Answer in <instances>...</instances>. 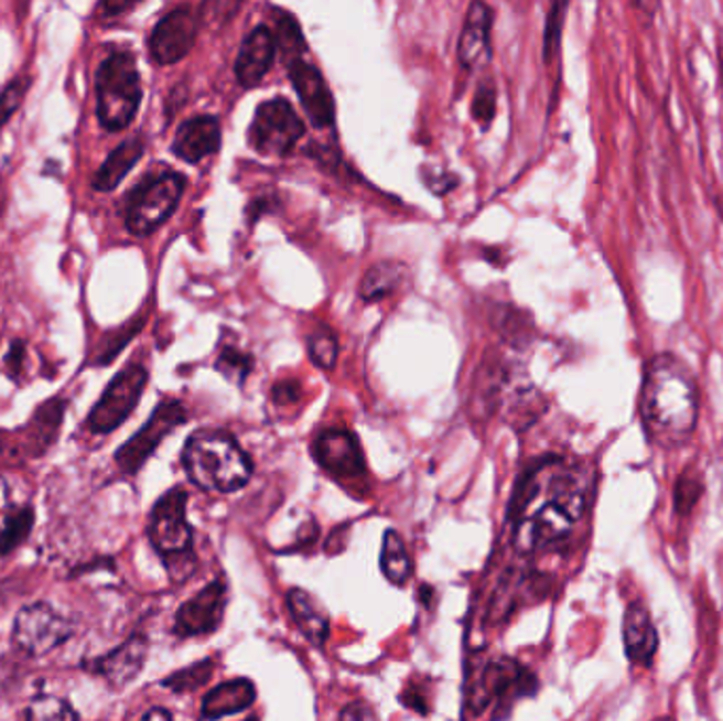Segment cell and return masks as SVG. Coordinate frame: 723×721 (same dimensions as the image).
<instances>
[{
    "instance_id": "14",
    "label": "cell",
    "mask_w": 723,
    "mask_h": 721,
    "mask_svg": "<svg viewBox=\"0 0 723 721\" xmlns=\"http://www.w3.org/2000/svg\"><path fill=\"white\" fill-rule=\"evenodd\" d=\"M313 458L338 483L366 474L360 442L349 430H326L313 442Z\"/></svg>"
},
{
    "instance_id": "6",
    "label": "cell",
    "mask_w": 723,
    "mask_h": 721,
    "mask_svg": "<svg viewBox=\"0 0 723 721\" xmlns=\"http://www.w3.org/2000/svg\"><path fill=\"white\" fill-rule=\"evenodd\" d=\"M186 181L179 172H161L140 182L126 202V227L136 237L155 233L181 204Z\"/></svg>"
},
{
    "instance_id": "20",
    "label": "cell",
    "mask_w": 723,
    "mask_h": 721,
    "mask_svg": "<svg viewBox=\"0 0 723 721\" xmlns=\"http://www.w3.org/2000/svg\"><path fill=\"white\" fill-rule=\"evenodd\" d=\"M220 147V126L214 117H197L182 123L172 142V153L186 161L199 163Z\"/></svg>"
},
{
    "instance_id": "16",
    "label": "cell",
    "mask_w": 723,
    "mask_h": 721,
    "mask_svg": "<svg viewBox=\"0 0 723 721\" xmlns=\"http://www.w3.org/2000/svg\"><path fill=\"white\" fill-rule=\"evenodd\" d=\"M290 78L294 83V89L303 103L305 112L310 115L311 123L315 128H328L335 123V103L333 94L326 85L324 77L315 66L307 64L305 60L290 62Z\"/></svg>"
},
{
    "instance_id": "30",
    "label": "cell",
    "mask_w": 723,
    "mask_h": 721,
    "mask_svg": "<svg viewBox=\"0 0 723 721\" xmlns=\"http://www.w3.org/2000/svg\"><path fill=\"white\" fill-rule=\"evenodd\" d=\"M276 28H278V36L273 34L276 47H280L285 55H294V60H301V53L305 52V39L299 22L292 15L280 11V18L276 15Z\"/></svg>"
},
{
    "instance_id": "36",
    "label": "cell",
    "mask_w": 723,
    "mask_h": 721,
    "mask_svg": "<svg viewBox=\"0 0 723 721\" xmlns=\"http://www.w3.org/2000/svg\"><path fill=\"white\" fill-rule=\"evenodd\" d=\"M568 11V4H554L550 15H548V24H546V45H543V55L546 60H550L554 52L559 50V41H561V28H563V13Z\"/></svg>"
},
{
    "instance_id": "42",
    "label": "cell",
    "mask_w": 723,
    "mask_h": 721,
    "mask_svg": "<svg viewBox=\"0 0 723 721\" xmlns=\"http://www.w3.org/2000/svg\"><path fill=\"white\" fill-rule=\"evenodd\" d=\"M136 721H174V718H172V713L168 709L153 707V709H149L142 718H138Z\"/></svg>"
},
{
    "instance_id": "7",
    "label": "cell",
    "mask_w": 723,
    "mask_h": 721,
    "mask_svg": "<svg viewBox=\"0 0 723 721\" xmlns=\"http://www.w3.org/2000/svg\"><path fill=\"white\" fill-rule=\"evenodd\" d=\"M540 681L531 670L522 667L515 658L504 656L492 660L481 672L478 686L472 696V707L481 713L493 704L495 718H501L512 709L517 700L536 695Z\"/></svg>"
},
{
    "instance_id": "2",
    "label": "cell",
    "mask_w": 723,
    "mask_h": 721,
    "mask_svg": "<svg viewBox=\"0 0 723 721\" xmlns=\"http://www.w3.org/2000/svg\"><path fill=\"white\" fill-rule=\"evenodd\" d=\"M700 394L694 373L681 358L658 354L647 362L639 391L646 434L660 446H679L697 430Z\"/></svg>"
},
{
    "instance_id": "1",
    "label": "cell",
    "mask_w": 723,
    "mask_h": 721,
    "mask_svg": "<svg viewBox=\"0 0 723 721\" xmlns=\"http://www.w3.org/2000/svg\"><path fill=\"white\" fill-rule=\"evenodd\" d=\"M589 506V483L578 465L546 458L518 481L510 504L518 552H536L563 540Z\"/></svg>"
},
{
    "instance_id": "34",
    "label": "cell",
    "mask_w": 723,
    "mask_h": 721,
    "mask_svg": "<svg viewBox=\"0 0 723 721\" xmlns=\"http://www.w3.org/2000/svg\"><path fill=\"white\" fill-rule=\"evenodd\" d=\"M700 495H702V483H700L697 474L692 470L681 474L677 485H675V508H677V513H681V515L690 513L697 506Z\"/></svg>"
},
{
    "instance_id": "22",
    "label": "cell",
    "mask_w": 723,
    "mask_h": 721,
    "mask_svg": "<svg viewBox=\"0 0 723 721\" xmlns=\"http://www.w3.org/2000/svg\"><path fill=\"white\" fill-rule=\"evenodd\" d=\"M257 700V688L246 677H235L212 688L202 702V718L216 721L244 713Z\"/></svg>"
},
{
    "instance_id": "8",
    "label": "cell",
    "mask_w": 723,
    "mask_h": 721,
    "mask_svg": "<svg viewBox=\"0 0 723 721\" xmlns=\"http://www.w3.org/2000/svg\"><path fill=\"white\" fill-rule=\"evenodd\" d=\"M147 384L149 370L138 362L128 364L104 389L102 398L94 405L85 419V428L100 437L121 428L130 419L131 412L136 411Z\"/></svg>"
},
{
    "instance_id": "10",
    "label": "cell",
    "mask_w": 723,
    "mask_h": 721,
    "mask_svg": "<svg viewBox=\"0 0 723 721\" xmlns=\"http://www.w3.org/2000/svg\"><path fill=\"white\" fill-rule=\"evenodd\" d=\"M305 126L284 98L260 104L248 129L250 147L265 157H284L303 138Z\"/></svg>"
},
{
    "instance_id": "17",
    "label": "cell",
    "mask_w": 723,
    "mask_h": 721,
    "mask_svg": "<svg viewBox=\"0 0 723 721\" xmlns=\"http://www.w3.org/2000/svg\"><path fill=\"white\" fill-rule=\"evenodd\" d=\"M66 415V402L62 398H50L32 412L26 428L22 430V453L28 460L43 458L60 437Z\"/></svg>"
},
{
    "instance_id": "4",
    "label": "cell",
    "mask_w": 723,
    "mask_h": 721,
    "mask_svg": "<svg viewBox=\"0 0 723 721\" xmlns=\"http://www.w3.org/2000/svg\"><path fill=\"white\" fill-rule=\"evenodd\" d=\"M188 493L182 487L163 493L149 516V540L163 559L172 582L182 584L197 569L193 548V527L186 518Z\"/></svg>"
},
{
    "instance_id": "31",
    "label": "cell",
    "mask_w": 723,
    "mask_h": 721,
    "mask_svg": "<svg viewBox=\"0 0 723 721\" xmlns=\"http://www.w3.org/2000/svg\"><path fill=\"white\" fill-rule=\"evenodd\" d=\"M144 326L142 320H131L126 326H121L119 331H112L108 335L104 336L100 347H98V354H96V364L100 366H106L110 362L117 358V354L130 343L133 336L138 335V331Z\"/></svg>"
},
{
    "instance_id": "24",
    "label": "cell",
    "mask_w": 723,
    "mask_h": 721,
    "mask_svg": "<svg viewBox=\"0 0 723 721\" xmlns=\"http://www.w3.org/2000/svg\"><path fill=\"white\" fill-rule=\"evenodd\" d=\"M144 149H147V144L140 136H133L126 142H121L110 155L106 157L100 170L94 174L91 186L100 193L115 191L121 182L126 181L131 168L142 159Z\"/></svg>"
},
{
    "instance_id": "29",
    "label": "cell",
    "mask_w": 723,
    "mask_h": 721,
    "mask_svg": "<svg viewBox=\"0 0 723 721\" xmlns=\"http://www.w3.org/2000/svg\"><path fill=\"white\" fill-rule=\"evenodd\" d=\"M26 721H80V718L66 698L41 695L28 704Z\"/></svg>"
},
{
    "instance_id": "44",
    "label": "cell",
    "mask_w": 723,
    "mask_h": 721,
    "mask_svg": "<svg viewBox=\"0 0 723 721\" xmlns=\"http://www.w3.org/2000/svg\"><path fill=\"white\" fill-rule=\"evenodd\" d=\"M662 721H671V720H662Z\"/></svg>"
},
{
    "instance_id": "32",
    "label": "cell",
    "mask_w": 723,
    "mask_h": 721,
    "mask_svg": "<svg viewBox=\"0 0 723 721\" xmlns=\"http://www.w3.org/2000/svg\"><path fill=\"white\" fill-rule=\"evenodd\" d=\"M307 349H310L311 360L315 362L320 368H333L338 354L336 336L331 329L320 326L317 331L311 333L307 338Z\"/></svg>"
},
{
    "instance_id": "43",
    "label": "cell",
    "mask_w": 723,
    "mask_h": 721,
    "mask_svg": "<svg viewBox=\"0 0 723 721\" xmlns=\"http://www.w3.org/2000/svg\"><path fill=\"white\" fill-rule=\"evenodd\" d=\"M248 721H259V718H250Z\"/></svg>"
},
{
    "instance_id": "37",
    "label": "cell",
    "mask_w": 723,
    "mask_h": 721,
    "mask_svg": "<svg viewBox=\"0 0 723 721\" xmlns=\"http://www.w3.org/2000/svg\"><path fill=\"white\" fill-rule=\"evenodd\" d=\"M26 343H24L22 338L11 341V347H9V352H7V356H4V362H2V364H4V370H7V375H9V379L20 381V377H22L24 370H26Z\"/></svg>"
},
{
    "instance_id": "40",
    "label": "cell",
    "mask_w": 723,
    "mask_h": 721,
    "mask_svg": "<svg viewBox=\"0 0 723 721\" xmlns=\"http://www.w3.org/2000/svg\"><path fill=\"white\" fill-rule=\"evenodd\" d=\"M299 396H301V387H299V384H294V381H284V384H278V386L273 387V400L280 407L294 405Z\"/></svg>"
},
{
    "instance_id": "28",
    "label": "cell",
    "mask_w": 723,
    "mask_h": 721,
    "mask_svg": "<svg viewBox=\"0 0 723 721\" xmlns=\"http://www.w3.org/2000/svg\"><path fill=\"white\" fill-rule=\"evenodd\" d=\"M212 675H214V660L204 658L199 663H193L184 669L168 675L165 679H161V688H165L170 692H176V695L195 692L202 686H206L207 681L212 679Z\"/></svg>"
},
{
    "instance_id": "23",
    "label": "cell",
    "mask_w": 723,
    "mask_h": 721,
    "mask_svg": "<svg viewBox=\"0 0 723 721\" xmlns=\"http://www.w3.org/2000/svg\"><path fill=\"white\" fill-rule=\"evenodd\" d=\"M285 603H288V612L294 620L296 628L301 631V635L317 647L326 644V639L331 635V622H328V614L322 610V605L303 589H290L285 594Z\"/></svg>"
},
{
    "instance_id": "13",
    "label": "cell",
    "mask_w": 723,
    "mask_h": 721,
    "mask_svg": "<svg viewBox=\"0 0 723 721\" xmlns=\"http://www.w3.org/2000/svg\"><path fill=\"white\" fill-rule=\"evenodd\" d=\"M149 658V637L144 633H133L121 645L104 656L80 663L87 672L102 677L112 690H123L142 672Z\"/></svg>"
},
{
    "instance_id": "15",
    "label": "cell",
    "mask_w": 723,
    "mask_h": 721,
    "mask_svg": "<svg viewBox=\"0 0 723 721\" xmlns=\"http://www.w3.org/2000/svg\"><path fill=\"white\" fill-rule=\"evenodd\" d=\"M197 39V18L191 9L181 7L163 15L151 32L149 50L161 66L181 62L193 50Z\"/></svg>"
},
{
    "instance_id": "27",
    "label": "cell",
    "mask_w": 723,
    "mask_h": 721,
    "mask_svg": "<svg viewBox=\"0 0 723 721\" xmlns=\"http://www.w3.org/2000/svg\"><path fill=\"white\" fill-rule=\"evenodd\" d=\"M404 278V267L398 262H379L373 265L360 283L364 301H377L391 294Z\"/></svg>"
},
{
    "instance_id": "25",
    "label": "cell",
    "mask_w": 723,
    "mask_h": 721,
    "mask_svg": "<svg viewBox=\"0 0 723 721\" xmlns=\"http://www.w3.org/2000/svg\"><path fill=\"white\" fill-rule=\"evenodd\" d=\"M34 523L36 515L30 504H13L0 510V559H7L22 544H26Z\"/></svg>"
},
{
    "instance_id": "39",
    "label": "cell",
    "mask_w": 723,
    "mask_h": 721,
    "mask_svg": "<svg viewBox=\"0 0 723 721\" xmlns=\"http://www.w3.org/2000/svg\"><path fill=\"white\" fill-rule=\"evenodd\" d=\"M338 721H379L375 709L364 702V700H354L349 704H345L338 713Z\"/></svg>"
},
{
    "instance_id": "26",
    "label": "cell",
    "mask_w": 723,
    "mask_h": 721,
    "mask_svg": "<svg viewBox=\"0 0 723 721\" xmlns=\"http://www.w3.org/2000/svg\"><path fill=\"white\" fill-rule=\"evenodd\" d=\"M381 571L391 584L404 587L413 575V561L407 544L396 529H388L381 544Z\"/></svg>"
},
{
    "instance_id": "33",
    "label": "cell",
    "mask_w": 723,
    "mask_h": 721,
    "mask_svg": "<svg viewBox=\"0 0 723 721\" xmlns=\"http://www.w3.org/2000/svg\"><path fill=\"white\" fill-rule=\"evenodd\" d=\"M28 87H30V78L18 77L13 78L11 83H7V87L0 92V129L9 123V119L24 103Z\"/></svg>"
},
{
    "instance_id": "18",
    "label": "cell",
    "mask_w": 723,
    "mask_h": 721,
    "mask_svg": "<svg viewBox=\"0 0 723 721\" xmlns=\"http://www.w3.org/2000/svg\"><path fill=\"white\" fill-rule=\"evenodd\" d=\"M273 60H276L273 32L267 26L255 28L244 41L235 62V75L239 85L246 89H255L260 85V80L267 77Z\"/></svg>"
},
{
    "instance_id": "19",
    "label": "cell",
    "mask_w": 723,
    "mask_h": 721,
    "mask_svg": "<svg viewBox=\"0 0 723 721\" xmlns=\"http://www.w3.org/2000/svg\"><path fill=\"white\" fill-rule=\"evenodd\" d=\"M622 633L628 660L639 667H649L658 652V633L644 603L635 601L626 607Z\"/></svg>"
},
{
    "instance_id": "41",
    "label": "cell",
    "mask_w": 723,
    "mask_h": 721,
    "mask_svg": "<svg viewBox=\"0 0 723 721\" xmlns=\"http://www.w3.org/2000/svg\"><path fill=\"white\" fill-rule=\"evenodd\" d=\"M133 7L136 2H102L98 11L102 13V18H119L121 13H128Z\"/></svg>"
},
{
    "instance_id": "21",
    "label": "cell",
    "mask_w": 723,
    "mask_h": 721,
    "mask_svg": "<svg viewBox=\"0 0 723 721\" xmlns=\"http://www.w3.org/2000/svg\"><path fill=\"white\" fill-rule=\"evenodd\" d=\"M489 30L492 9L483 2L470 4L460 39V60L467 71H476L489 60Z\"/></svg>"
},
{
    "instance_id": "9",
    "label": "cell",
    "mask_w": 723,
    "mask_h": 721,
    "mask_svg": "<svg viewBox=\"0 0 723 721\" xmlns=\"http://www.w3.org/2000/svg\"><path fill=\"white\" fill-rule=\"evenodd\" d=\"M75 635V624L62 616L47 601L26 605L18 612L11 642L28 656L41 658L66 644Z\"/></svg>"
},
{
    "instance_id": "12",
    "label": "cell",
    "mask_w": 723,
    "mask_h": 721,
    "mask_svg": "<svg viewBox=\"0 0 723 721\" xmlns=\"http://www.w3.org/2000/svg\"><path fill=\"white\" fill-rule=\"evenodd\" d=\"M227 599L229 587L225 580H214L206 584L199 593L193 594L179 607L174 616V635L188 639L216 633L225 618V610L229 603Z\"/></svg>"
},
{
    "instance_id": "3",
    "label": "cell",
    "mask_w": 723,
    "mask_h": 721,
    "mask_svg": "<svg viewBox=\"0 0 723 721\" xmlns=\"http://www.w3.org/2000/svg\"><path fill=\"white\" fill-rule=\"evenodd\" d=\"M186 476L199 489L233 493L248 485L252 462L227 432L202 430L186 440L182 449Z\"/></svg>"
},
{
    "instance_id": "11",
    "label": "cell",
    "mask_w": 723,
    "mask_h": 721,
    "mask_svg": "<svg viewBox=\"0 0 723 721\" xmlns=\"http://www.w3.org/2000/svg\"><path fill=\"white\" fill-rule=\"evenodd\" d=\"M188 419V412L179 400H163L155 412L149 417V421L123 442L115 453V464L128 476L138 474L144 464L151 460V455L159 449V444L168 439L176 428Z\"/></svg>"
},
{
    "instance_id": "5",
    "label": "cell",
    "mask_w": 723,
    "mask_h": 721,
    "mask_svg": "<svg viewBox=\"0 0 723 721\" xmlns=\"http://www.w3.org/2000/svg\"><path fill=\"white\" fill-rule=\"evenodd\" d=\"M142 103V80L130 52L108 53L96 75V115L106 131L130 128Z\"/></svg>"
},
{
    "instance_id": "35",
    "label": "cell",
    "mask_w": 723,
    "mask_h": 721,
    "mask_svg": "<svg viewBox=\"0 0 723 721\" xmlns=\"http://www.w3.org/2000/svg\"><path fill=\"white\" fill-rule=\"evenodd\" d=\"M225 377H231V379H237V381H244L250 373V358L233 347H227L220 358H218V364H216Z\"/></svg>"
},
{
    "instance_id": "38",
    "label": "cell",
    "mask_w": 723,
    "mask_h": 721,
    "mask_svg": "<svg viewBox=\"0 0 723 721\" xmlns=\"http://www.w3.org/2000/svg\"><path fill=\"white\" fill-rule=\"evenodd\" d=\"M472 115L483 128H487L492 123L493 117H495V92H493V87L485 85L476 92L474 103H472Z\"/></svg>"
}]
</instances>
